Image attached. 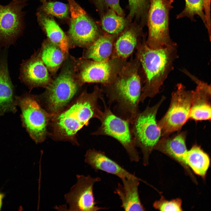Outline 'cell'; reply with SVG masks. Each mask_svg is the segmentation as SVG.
I'll use <instances>...</instances> for the list:
<instances>
[{
  "label": "cell",
  "instance_id": "6da1fadb",
  "mask_svg": "<svg viewBox=\"0 0 211 211\" xmlns=\"http://www.w3.org/2000/svg\"><path fill=\"white\" fill-rule=\"evenodd\" d=\"M102 89L97 86L92 93L84 91L69 106L53 115L48 134L55 140L68 141L78 146L76 137L77 132L88 125L91 119H98L102 113L98 102L102 98Z\"/></svg>",
  "mask_w": 211,
  "mask_h": 211
},
{
  "label": "cell",
  "instance_id": "7a4b0ae2",
  "mask_svg": "<svg viewBox=\"0 0 211 211\" xmlns=\"http://www.w3.org/2000/svg\"><path fill=\"white\" fill-rule=\"evenodd\" d=\"M140 64L136 57L126 61L110 84L101 89L106 93L110 106L115 103L113 112L132 123L140 112L139 99L143 85L139 72Z\"/></svg>",
  "mask_w": 211,
  "mask_h": 211
},
{
  "label": "cell",
  "instance_id": "3957f363",
  "mask_svg": "<svg viewBox=\"0 0 211 211\" xmlns=\"http://www.w3.org/2000/svg\"><path fill=\"white\" fill-rule=\"evenodd\" d=\"M145 38L137 46L136 57L142 67L144 84L139 102L152 98L159 93L162 86L178 57L177 45L153 49L146 44Z\"/></svg>",
  "mask_w": 211,
  "mask_h": 211
},
{
  "label": "cell",
  "instance_id": "277c9868",
  "mask_svg": "<svg viewBox=\"0 0 211 211\" xmlns=\"http://www.w3.org/2000/svg\"><path fill=\"white\" fill-rule=\"evenodd\" d=\"M165 98L163 96L152 107L148 105L143 111L137 115L130 123L135 145L142 152L143 164L144 166L149 164V156L161 137V131L156 117L159 107Z\"/></svg>",
  "mask_w": 211,
  "mask_h": 211
},
{
  "label": "cell",
  "instance_id": "5b68a950",
  "mask_svg": "<svg viewBox=\"0 0 211 211\" xmlns=\"http://www.w3.org/2000/svg\"><path fill=\"white\" fill-rule=\"evenodd\" d=\"M15 98L23 127L35 143L43 142L48 134L47 127L53 115L42 108L35 95L25 93Z\"/></svg>",
  "mask_w": 211,
  "mask_h": 211
},
{
  "label": "cell",
  "instance_id": "8992f818",
  "mask_svg": "<svg viewBox=\"0 0 211 211\" xmlns=\"http://www.w3.org/2000/svg\"><path fill=\"white\" fill-rule=\"evenodd\" d=\"M174 0H150L147 25L148 35L146 42L153 49L176 45L170 36L169 13Z\"/></svg>",
  "mask_w": 211,
  "mask_h": 211
},
{
  "label": "cell",
  "instance_id": "52a82bcc",
  "mask_svg": "<svg viewBox=\"0 0 211 211\" xmlns=\"http://www.w3.org/2000/svg\"><path fill=\"white\" fill-rule=\"evenodd\" d=\"M101 99L104 108L98 119L101 125L91 134L107 136L114 138L125 149L131 162H139L140 157L136 149L130 123L115 115L110 106H106L103 98Z\"/></svg>",
  "mask_w": 211,
  "mask_h": 211
},
{
  "label": "cell",
  "instance_id": "ba28073f",
  "mask_svg": "<svg viewBox=\"0 0 211 211\" xmlns=\"http://www.w3.org/2000/svg\"><path fill=\"white\" fill-rule=\"evenodd\" d=\"M176 87V90L171 94L168 110L157 122L161 137L180 131L189 118L194 91L187 90L181 83L178 84Z\"/></svg>",
  "mask_w": 211,
  "mask_h": 211
},
{
  "label": "cell",
  "instance_id": "9c48e42d",
  "mask_svg": "<svg viewBox=\"0 0 211 211\" xmlns=\"http://www.w3.org/2000/svg\"><path fill=\"white\" fill-rule=\"evenodd\" d=\"M78 89L72 70L64 69L47 87L44 101L46 110L52 115L59 112L68 105Z\"/></svg>",
  "mask_w": 211,
  "mask_h": 211
},
{
  "label": "cell",
  "instance_id": "30bf717a",
  "mask_svg": "<svg viewBox=\"0 0 211 211\" xmlns=\"http://www.w3.org/2000/svg\"><path fill=\"white\" fill-rule=\"evenodd\" d=\"M67 0L71 14L69 38L76 45L88 47L100 35L99 29L75 0Z\"/></svg>",
  "mask_w": 211,
  "mask_h": 211
},
{
  "label": "cell",
  "instance_id": "8fae6325",
  "mask_svg": "<svg viewBox=\"0 0 211 211\" xmlns=\"http://www.w3.org/2000/svg\"><path fill=\"white\" fill-rule=\"evenodd\" d=\"M76 177V182L64 195L69 206L68 210L95 211L105 209L96 205L93 193V185L101 181V178L93 177L89 175H77Z\"/></svg>",
  "mask_w": 211,
  "mask_h": 211
},
{
  "label": "cell",
  "instance_id": "7c38bea8",
  "mask_svg": "<svg viewBox=\"0 0 211 211\" xmlns=\"http://www.w3.org/2000/svg\"><path fill=\"white\" fill-rule=\"evenodd\" d=\"M26 1L12 0L8 4H0V42H12L24 28V12Z\"/></svg>",
  "mask_w": 211,
  "mask_h": 211
},
{
  "label": "cell",
  "instance_id": "4fadbf2b",
  "mask_svg": "<svg viewBox=\"0 0 211 211\" xmlns=\"http://www.w3.org/2000/svg\"><path fill=\"white\" fill-rule=\"evenodd\" d=\"M126 60L112 57L103 62L88 61L83 65L79 77L81 82L100 83L103 85L111 83L116 77Z\"/></svg>",
  "mask_w": 211,
  "mask_h": 211
},
{
  "label": "cell",
  "instance_id": "5bb4252c",
  "mask_svg": "<svg viewBox=\"0 0 211 211\" xmlns=\"http://www.w3.org/2000/svg\"><path fill=\"white\" fill-rule=\"evenodd\" d=\"M20 78L30 90L34 87L48 86L50 81L47 68L40 57L36 55L23 62Z\"/></svg>",
  "mask_w": 211,
  "mask_h": 211
},
{
  "label": "cell",
  "instance_id": "9a60e30c",
  "mask_svg": "<svg viewBox=\"0 0 211 211\" xmlns=\"http://www.w3.org/2000/svg\"><path fill=\"white\" fill-rule=\"evenodd\" d=\"M186 132L180 131L171 136L161 137L154 150L164 153L178 162L193 177L190 168L184 160L188 151L186 142Z\"/></svg>",
  "mask_w": 211,
  "mask_h": 211
},
{
  "label": "cell",
  "instance_id": "2e32d148",
  "mask_svg": "<svg viewBox=\"0 0 211 211\" xmlns=\"http://www.w3.org/2000/svg\"><path fill=\"white\" fill-rule=\"evenodd\" d=\"M84 161L95 171H102L118 176L121 180L125 178H138L101 150L94 148L88 149L85 155Z\"/></svg>",
  "mask_w": 211,
  "mask_h": 211
},
{
  "label": "cell",
  "instance_id": "e0dca14e",
  "mask_svg": "<svg viewBox=\"0 0 211 211\" xmlns=\"http://www.w3.org/2000/svg\"><path fill=\"white\" fill-rule=\"evenodd\" d=\"M142 28L135 23L129 24L116 38L112 57L124 60L129 57L144 36Z\"/></svg>",
  "mask_w": 211,
  "mask_h": 211
},
{
  "label": "cell",
  "instance_id": "ac0fdd59",
  "mask_svg": "<svg viewBox=\"0 0 211 211\" xmlns=\"http://www.w3.org/2000/svg\"><path fill=\"white\" fill-rule=\"evenodd\" d=\"M194 79L197 86L194 91L189 118L195 121L211 119V86L207 83Z\"/></svg>",
  "mask_w": 211,
  "mask_h": 211
},
{
  "label": "cell",
  "instance_id": "d6986e66",
  "mask_svg": "<svg viewBox=\"0 0 211 211\" xmlns=\"http://www.w3.org/2000/svg\"><path fill=\"white\" fill-rule=\"evenodd\" d=\"M118 183L115 193L119 196L121 207L125 211L145 210L141 201L138 190L139 181L138 178H125Z\"/></svg>",
  "mask_w": 211,
  "mask_h": 211
},
{
  "label": "cell",
  "instance_id": "ffe728a7",
  "mask_svg": "<svg viewBox=\"0 0 211 211\" xmlns=\"http://www.w3.org/2000/svg\"><path fill=\"white\" fill-rule=\"evenodd\" d=\"M15 97L7 64L2 60L0 61V117L7 113L16 112Z\"/></svg>",
  "mask_w": 211,
  "mask_h": 211
},
{
  "label": "cell",
  "instance_id": "44dd1931",
  "mask_svg": "<svg viewBox=\"0 0 211 211\" xmlns=\"http://www.w3.org/2000/svg\"><path fill=\"white\" fill-rule=\"evenodd\" d=\"M117 36L107 33L100 35L87 47L85 58L98 62L110 59L112 56L114 42Z\"/></svg>",
  "mask_w": 211,
  "mask_h": 211
},
{
  "label": "cell",
  "instance_id": "7402d4cb",
  "mask_svg": "<svg viewBox=\"0 0 211 211\" xmlns=\"http://www.w3.org/2000/svg\"><path fill=\"white\" fill-rule=\"evenodd\" d=\"M37 15L39 23L51 42L59 48L64 54L67 53L68 39L59 26L52 18L41 11H39Z\"/></svg>",
  "mask_w": 211,
  "mask_h": 211
},
{
  "label": "cell",
  "instance_id": "603a6c76",
  "mask_svg": "<svg viewBox=\"0 0 211 211\" xmlns=\"http://www.w3.org/2000/svg\"><path fill=\"white\" fill-rule=\"evenodd\" d=\"M187 165L197 175L204 178L210 164L209 155L197 145L187 152L184 157Z\"/></svg>",
  "mask_w": 211,
  "mask_h": 211
},
{
  "label": "cell",
  "instance_id": "cb8c5ba5",
  "mask_svg": "<svg viewBox=\"0 0 211 211\" xmlns=\"http://www.w3.org/2000/svg\"><path fill=\"white\" fill-rule=\"evenodd\" d=\"M100 16L102 29L108 34L118 35L130 23L127 18L112 9H108Z\"/></svg>",
  "mask_w": 211,
  "mask_h": 211
},
{
  "label": "cell",
  "instance_id": "d4e9b609",
  "mask_svg": "<svg viewBox=\"0 0 211 211\" xmlns=\"http://www.w3.org/2000/svg\"><path fill=\"white\" fill-rule=\"evenodd\" d=\"M64 54L58 47L51 42H47L43 45L40 57L47 69L54 73L63 62Z\"/></svg>",
  "mask_w": 211,
  "mask_h": 211
},
{
  "label": "cell",
  "instance_id": "484cf974",
  "mask_svg": "<svg viewBox=\"0 0 211 211\" xmlns=\"http://www.w3.org/2000/svg\"><path fill=\"white\" fill-rule=\"evenodd\" d=\"M150 0H128L129 13L127 19L130 23L134 19L135 23L142 27L147 25Z\"/></svg>",
  "mask_w": 211,
  "mask_h": 211
},
{
  "label": "cell",
  "instance_id": "4316f807",
  "mask_svg": "<svg viewBox=\"0 0 211 211\" xmlns=\"http://www.w3.org/2000/svg\"><path fill=\"white\" fill-rule=\"evenodd\" d=\"M184 9L176 16V19L187 17L191 21L195 22V16L197 15L201 18L205 26L206 19L204 12L203 0H185Z\"/></svg>",
  "mask_w": 211,
  "mask_h": 211
},
{
  "label": "cell",
  "instance_id": "83f0119b",
  "mask_svg": "<svg viewBox=\"0 0 211 211\" xmlns=\"http://www.w3.org/2000/svg\"><path fill=\"white\" fill-rule=\"evenodd\" d=\"M43 3L39 11L60 19H65L68 16L69 5L58 1H45Z\"/></svg>",
  "mask_w": 211,
  "mask_h": 211
},
{
  "label": "cell",
  "instance_id": "f1b7e54d",
  "mask_svg": "<svg viewBox=\"0 0 211 211\" xmlns=\"http://www.w3.org/2000/svg\"><path fill=\"white\" fill-rule=\"evenodd\" d=\"M101 15L109 9L113 10L118 14L124 16V11L120 4V0H93Z\"/></svg>",
  "mask_w": 211,
  "mask_h": 211
},
{
  "label": "cell",
  "instance_id": "f546056e",
  "mask_svg": "<svg viewBox=\"0 0 211 211\" xmlns=\"http://www.w3.org/2000/svg\"><path fill=\"white\" fill-rule=\"evenodd\" d=\"M182 201L178 198L170 200L165 199L162 196L160 199L155 201L153 206L154 207L160 211H182Z\"/></svg>",
  "mask_w": 211,
  "mask_h": 211
},
{
  "label": "cell",
  "instance_id": "4dcf8cb0",
  "mask_svg": "<svg viewBox=\"0 0 211 211\" xmlns=\"http://www.w3.org/2000/svg\"><path fill=\"white\" fill-rule=\"evenodd\" d=\"M204 5V12L206 17L208 18L210 16L211 0H203Z\"/></svg>",
  "mask_w": 211,
  "mask_h": 211
},
{
  "label": "cell",
  "instance_id": "1f68e13d",
  "mask_svg": "<svg viewBox=\"0 0 211 211\" xmlns=\"http://www.w3.org/2000/svg\"><path fill=\"white\" fill-rule=\"evenodd\" d=\"M4 197V195L3 193H0V210L2 205V200Z\"/></svg>",
  "mask_w": 211,
  "mask_h": 211
},
{
  "label": "cell",
  "instance_id": "d6a6232c",
  "mask_svg": "<svg viewBox=\"0 0 211 211\" xmlns=\"http://www.w3.org/2000/svg\"><path fill=\"white\" fill-rule=\"evenodd\" d=\"M17 1H26L27 0H16ZM42 2L44 3L45 1H46V0H40Z\"/></svg>",
  "mask_w": 211,
  "mask_h": 211
}]
</instances>
